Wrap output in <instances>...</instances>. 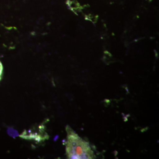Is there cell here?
Masks as SVG:
<instances>
[{
    "mask_svg": "<svg viewBox=\"0 0 159 159\" xmlns=\"http://www.w3.org/2000/svg\"><path fill=\"white\" fill-rule=\"evenodd\" d=\"M66 130L68 141L66 144V150L68 158H92L93 152L88 143L80 139L69 126L66 127Z\"/></svg>",
    "mask_w": 159,
    "mask_h": 159,
    "instance_id": "1",
    "label": "cell"
},
{
    "mask_svg": "<svg viewBox=\"0 0 159 159\" xmlns=\"http://www.w3.org/2000/svg\"><path fill=\"white\" fill-rule=\"evenodd\" d=\"M8 130H9L8 132H11L9 133V135H10L12 137H14V138H15V137H17L19 135L17 131L13 129H9Z\"/></svg>",
    "mask_w": 159,
    "mask_h": 159,
    "instance_id": "2",
    "label": "cell"
}]
</instances>
